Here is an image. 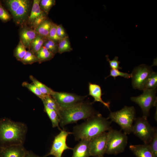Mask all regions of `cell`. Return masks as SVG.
I'll return each mask as SVG.
<instances>
[{
	"label": "cell",
	"mask_w": 157,
	"mask_h": 157,
	"mask_svg": "<svg viewBox=\"0 0 157 157\" xmlns=\"http://www.w3.org/2000/svg\"><path fill=\"white\" fill-rule=\"evenodd\" d=\"M90 140H81L73 148L72 157H90V156L89 144Z\"/></svg>",
	"instance_id": "obj_14"
},
{
	"label": "cell",
	"mask_w": 157,
	"mask_h": 157,
	"mask_svg": "<svg viewBox=\"0 0 157 157\" xmlns=\"http://www.w3.org/2000/svg\"><path fill=\"white\" fill-rule=\"evenodd\" d=\"M4 2L16 24L22 25L27 20L31 7L30 1L7 0Z\"/></svg>",
	"instance_id": "obj_5"
},
{
	"label": "cell",
	"mask_w": 157,
	"mask_h": 157,
	"mask_svg": "<svg viewBox=\"0 0 157 157\" xmlns=\"http://www.w3.org/2000/svg\"><path fill=\"white\" fill-rule=\"evenodd\" d=\"M157 88L143 91V93L137 97H132L131 100L138 104L140 107L142 116L147 118L150 109L157 106Z\"/></svg>",
	"instance_id": "obj_8"
},
{
	"label": "cell",
	"mask_w": 157,
	"mask_h": 157,
	"mask_svg": "<svg viewBox=\"0 0 157 157\" xmlns=\"http://www.w3.org/2000/svg\"><path fill=\"white\" fill-rule=\"evenodd\" d=\"M10 19V15L0 2V19L4 22H6L9 21Z\"/></svg>",
	"instance_id": "obj_35"
},
{
	"label": "cell",
	"mask_w": 157,
	"mask_h": 157,
	"mask_svg": "<svg viewBox=\"0 0 157 157\" xmlns=\"http://www.w3.org/2000/svg\"><path fill=\"white\" fill-rule=\"evenodd\" d=\"M43 46L54 55L58 52V44L53 40L47 38Z\"/></svg>",
	"instance_id": "obj_30"
},
{
	"label": "cell",
	"mask_w": 157,
	"mask_h": 157,
	"mask_svg": "<svg viewBox=\"0 0 157 157\" xmlns=\"http://www.w3.org/2000/svg\"><path fill=\"white\" fill-rule=\"evenodd\" d=\"M107 132H104L90 140L89 147L90 156L104 157L106 154Z\"/></svg>",
	"instance_id": "obj_12"
},
{
	"label": "cell",
	"mask_w": 157,
	"mask_h": 157,
	"mask_svg": "<svg viewBox=\"0 0 157 157\" xmlns=\"http://www.w3.org/2000/svg\"><path fill=\"white\" fill-rule=\"evenodd\" d=\"M52 23L47 19L37 27L35 30L38 35L47 38Z\"/></svg>",
	"instance_id": "obj_19"
},
{
	"label": "cell",
	"mask_w": 157,
	"mask_h": 157,
	"mask_svg": "<svg viewBox=\"0 0 157 157\" xmlns=\"http://www.w3.org/2000/svg\"><path fill=\"white\" fill-rule=\"evenodd\" d=\"M42 100L44 106L49 109L55 110L59 115L60 107L52 97L47 95L44 99Z\"/></svg>",
	"instance_id": "obj_24"
},
{
	"label": "cell",
	"mask_w": 157,
	"mask_h": 157,
	"mask_svg": "<svg viewBox=\"0 0 157 157\" xmlns=\"http://www.w3.org/2000/svg\"></svg>",
	"instance_id": "obj_40"
},
{
	"label": "cell",
	"mask_w": 157,
	"mask_h": 157,
	"mask_svg": "<svg viewBox=\"0 0 157 157\" xmlns=\"http://www.w3.org/2000/svg\"><path fill=\"white\" fill-rule=\"evenodd\" d=\"M38 35L35 30L33 29L24 28L20 32V40L26 48L29 49L31 43Z\"/></svg>",
	"instance_id": "obj_16"
},
{
	"label": "cell",
	"mask_w": 157,
	"mask_h": 157,
	"mask_svg": "<svg viewBox=\"0 0 157 157\" xmlns=\"http://www.w3.org/2000/svg\"><path fill=\"white\" fill-rule=\"evenodd\" d=\"M155 157H157V130L152 140L148 144Z\"/></svg>",
	"instance_id": "obj_36"
},
{
	"label": "cell",
	"mask_w": 157,
	"mask_h": 157,
	"mask_svg": "<svg viewBox=\"0 0 157 157\" xmlns=\"http://www.w3.org/2000/svg\"><path fill=\"white\" fill-rule=\"evenodd\" d=\"M89 95L94 99V101L92 103L96 102H100L110 110V103L109 102H106L103 100L101 98L102 95L101 89L99 85L89 83Z\"/></svg>",
	"instance_id": "obj_17"
},
{
	"label": "cell",
	"mask_w": 157,
	"mask_h": 157,
	"mask_svg": "<svg viewBox=\"0 0 157 157\" xmlns=\"http://www.w3.org/2000/svg\"><path fill=\"white\" fill-rule=\"evenodd\" d=\"M107 60L110 66L111 69L119 70L122 69V68L119 66L120 62L118 60V57L115 56L112 60H110L108 58V56H106Z\"/></svg>",
	"instance_id": "obj_37"
},
{
	"label": "cell",
	"mask_w": 157,
	"mask_h": 157,
	"mask_svg": "<svg viewBox=\"0 0 157 157\" xmlns=\"http://www.w3.org/2000/svg\"><path fill=\"white\" fill-rule=\"evenodd\" d=\"M72 133L65 130H61L60 133L54 138L49 152L46 156L49 155L54 157H62L63 152L67 149H73L68 147L66 143V140L68 135Z\"/></svg>",
	"instance_id": "obj_10"
},
{
	"label": "cell",
	"mask_w": 157,
	"mask_h": 157,
	"mask_svg": "<svg viewBox=\"0 0 157 157\" xmlns=\"http://www.w3.org/2000/svg\"><path fill=\"white\" fill-rule=\"evenodd\" d=\"M44 106V111L47 115L52 123L53 128L57 127L59 129L61 130L59 126L60 119L58 114L54 110L48 108Z\"/></svg>",
	"instance_id": "obj_23"
},
{
	"label": "cell",
	"mask_w": 157,
	"mask_h": 157,
	"mask_svg": "<svg viewBox=\"0 0 157 157\" xmlns=\"http://www.w3.org/2000/svg\"><path fill=\"white\" fill-rule=\"evenodd\" d=\"M28 151L23 145L0 147V157H24Z\"/></svg>",
	"instance_id": "obj_13"
},
{
	"label": "cell",
	"mask_w": 157,
	"mask_h": 157,
	"mask_svg": "<svg viewBox=\"0 0 157 157\" xmlns=\"http://www.w3.org/2000/svg\"><path fill=\"white\" fill-rule=\"evenodd\" d=\"M128 141L127 135L121 130L111 129L107 132L106 154L117 155L123 152Z\"/></svg>",
	"instance_id": "obj_6"
},
{
	"label": "cell",
	"mask_w": 157,
	"mask_h": 157,
	"mask_svg": "<svg viewBox=\"0 0 157 157\" xmlns=\"http://www.w3.org/2000/svg\"><path fill=\"white\" fill-rule=\"evenodd\" d=\"M27 131L24 123L6 118L0 119V147L23 145Z\"/></svg>",
	"instance_id": "obj_2"
},
{
	"label": "cell",
	"mask_w": 157,
	"mask_h": 157,
	"mask_svg": "<svg viewBox=\"0 0 157 157\" xmlns=\"http://www.w3.org/2000/svg\"><path fill=\"white\" fill-rule=\"evenodd\" d=\"M129 148L136 157H155L149 144L131 145Z\"/></svg>",
	"instance_id": "obj_15"
},
{
	"label": "cell",
	"mask_w": 157,
	"mask_h": 157,
	"mask_svg": "<svg viewBox=\"0 0 157 157\" xmlns=\"http://www.w3.org/2000/svg\"><path fill=\"white\" fill-rule=\"evenodd\" d=\"M26 51V47L20 40L15 49L14 56L18 60L20 61L24 57Z\"/></svg>",
	"instance_id": "obj_28"
},
{
	"label": "cell",
	"mask_w": 157,
	"mask_h": 157,
	"mask_svg": "<svg viewBox=\"0 0 157 157\" xmlns=\"http://www.w3.org/2000/svg\"><path fill=\"white\" fill-rule=\"evenodd\" d=\"M40 0H34L33 1L32 9L27 21L29 25L31 26L34 20L43 12L40 7Z\"/></svg>",
	"instance_id": "obj_18"
},
{
	"label": "cell",
	"mask_w": 157,
	"mask_h": 157,
	"mask_svg": "<svg viewBox=\"0 0 157 157\" xmlns=\"http://www.w3.org/2000/svg\"><path fill=\"white\" fill-rule=\"evenodd\" d=\"M92 104L83 101L70 107L60 108V126L63 128L66 125L76 123L81 119L86 120L98 113L93 108Z\"/></svg>",
	"instance_id": "obj_3"
},
{
	"label": "cell",
	"mask_w": 157,
	"mask_h": 157,
	"mask_svg": "<svg viewBox=\"0 0 157 157\" xmlns=\"http://www.w3.org/2000/svg\"><path fill=\"white\" fill-rule=\"evenodd\" d=\"M20 61L24 65L31 64L38 62V60L36 56L29 50L27 51L25 56Z\"/></svg>",
	"instance_id": "obj_29"
},
{
	"label": "cell",
	"mask_w": 157,
	"mask_h": 157,
	"mask_svg": "<svg viewBox=\"0 0 157 157\" xmlns=\"http://www.w3.org/2000/svg\"><path fill=\"white\" fill-rule=\"evenodd\" d=\"M22 85L28 89L42 100L44 99L47 96L42 93L38 88L33 83H30L27 82H24L22 83Z\"/></svg>",
	"instance_id": "obj_27"
},
{
	"label": "cell",
	"mask_w": 157,
	"mask_h": 157,
	"mask_svg": "<svg viewBox=\"0 0 157 157\" xmlns=\"http://www.w3.org/2000/svg\"><path fill=\"white\" fill-rule=\"evenodd\" d=\"M46 14L43 12L42 14L34 20L31 25L32 29L35 30L37 27L47 19Z\"/></svg>",
	"instance_id": "obj_34"
},
{
	"label": "cell",
	"mask_w": 157,
	"mask_h": 157,
	"mask_svg": "<svg viewBox=\"0 0 157 157\" xmlns=\"http://www.w3.org/2000/svg\"><path fill=\"white\" fill-rule=\"evenodd\" d=\"M135 110L133 106H125L119 110L110 111L107 118L120 127L126 135L132 133L133 123L135 118Z\"/></svg>",
	"instance_id": "obj_4"
},
{
	"label": "cell",
	"mask_w": 157,
	"mask_h": 157,
	"mask_svg": "<svg viewBox=\"0 0 157 157\" xmlns=\"http://www.w3.org/2000/svg\"><path fill=\"white\" fill-rule=\"evenodd\" d=\"M72 50L68 37L67 36L60 40L58 44V52L62 53Z\"/></svg>",
	"instance_id": "obj_26"
},
{
	"label": "cell",
	"mask_w": 157,
	"mask_h": 157,
	"mask_svg": "<svg viewBox=\"0 0 157 157\" xmlns=\"http://www.w3.org/2000/svg\"><path fill=\"white\" fill-rule=\"evenodd\" d=\"M55 100L60 108L70 107L83 101L85 97L63 92L54 91L51 96Z\"/></svg>",
	"instance_id": "obj_11"
},
{
	"label": "cell",
	"mask_w": 157,
	"mask_h": 157,
	"mask_svg": "<svg viewBox=\"0 0 157 157\" xmlns=\"http://www.w3.org/2000/svg\"><path fill=\"white\" fill-rule=\"evenodd\" d=\"M29 78L39 89L42 93L47 95L51 96L54 91L51 88L38 80L32 75L29 76Z\"/></svg>",
	"instance_id": "obj_22"
},
{
	"label": "cell",
	"mask_w": 157,
	"mask_h": 157,
	"mask_svg": "<svg viewBox=\"0 0 157 157\" xmlns=\"http://www.w3.org/2000/svg\"><path fill=\"white\" fill-rule=\"evenodd\" d=\"M56 24L52 23L50 30L47 39L53 40L56 42H58L60 39L58 36L57 33Z\"/></svg>",
	"instance_id": "obj_33"
},
{
	"label": "cell",
	"mask_w": 157,
	"mask_h": 157,
	"mask_svg": "<svg viewBox=\"0 0 157 157\" xmlns=\"http://www.w3.org/2000/svg\"><path fill=\"white\" fill-rule=\"evenodd\" d=\"M112 122L98 113L86 120L84 122L73 128L72 132L76 141L92 139L112 128Z\"/></svg>",
	"instance_id": "obj_1"
},
{
	"label": "cell",
	"mask_w": 157,
	"mask_h": 157,
	"mask_svg": "<svg viewBox=\"0 0 157 157\" xmlns=\"http://www.w3.org/2000/svg\"><path fill=\"white\" fill-rule=\"evenodd\" d=\"M24 157H47L46 155L40 156L34 153L32 151H28L27 154Z\"/></svg>",
	"instance_id": "obj_39"
},
{
	"label": "cell",
	"mask_w": 157,
	"mask_h": 157,
	"mask_svg": "<svg viewBox=\"0 0 157 157\" xmlns=\"http://www.w3.org/2000/svg\"><path fill=\"white\" fill-rule=\"evenodd\" d=\"M47 39L38 34L31 43L29 50L36 55L38 52L43 46Z\"/></svg>",
	"instance_id": "obj_20"
},
{
	"label": "cell",
	"mask_w": 157,
	"mask_h": 157,
	"mask_svg": "<svg viewBox=\"0 0 157 157\" xmlns=\"http://www.w3.org/2000/svg\"><path fill=\"white\" fill-rule=\"evenodd\" d=\"M131 74H129L127 73L120 72L118 69H111L110 71V75L106 78L111 76L114 78L115 79L116 77L120 76L126 78H131Z\"/></svg>",
	"instance_id": "obj_32"
},
{
	"label": "cell",
	"mask_w": 157,
	"mask_h": 157,
	"mask_svg": "<svg viewBox=\"0 0 157 157\" xmlns=\"http://www.w3.org/2000/svg\"><path fill=\"white\" fill-rule=\"evenodd\" d=\"M157 87V73L153 71L147 80L142 90L156 88Z\"/></svg>",
	"instance_id": "obj_25"
},
{
	"label": "cell",
	"mask_w": 157,
	"mask_h": 157,
	"mask_svg": "<svg viewBox=\"0 0 157 157\" xmlns=\"http://www.w3.org/2000/svg\"><path fill=\"white\" fill-rule=\"evenodd\" d=\"M57 33L58 36L60 40L67 36L62 25H57Z\"/></svg>",
	"instance_id": "obj_38"
},
{
	"label": "cell",
	"mask_w": 157,
	"mask_h": 157,
	"mask_svg": "<svg viewBox=\"0 0 157 157\" xmlns=\"http://www.w3.org/2000/svg\"><path fill=\"white\" fill-rule=\"evenodd\" d=\"M55 3L54 0H40V6L41 10L46 14H48L51 7Z\"/></svg>",
	"instance_id": "obj_31"
},
{
	"label": "cell",
	"mask_w": 157,
	"mask_h": 157,
	"mask_svg": "<svg viewBox=\"0 0 157 157\" xmlns=\"http://www.w3.org/2000/svg\"><path fill=\"white\" fill-rule=\"evenodd\" d=\"M35 55L38 60V62L41 63L51 60L55 55L43 46Z\"/></svg>",
	"instance_id": "obj_21"
},
{
	"label": "cell",
	"mask_w": 157,
	"mask_h": 157,
	"mask_svg": "<svg viewBox=\"0 0 157 157\" xmlns=\"http://www.w3.org/2000/svg\"><path fill=\"white\" fill-rule=\"evenodd\" d=\"M153 72L151 67L145 64L135 67L131 73L133 88L142 90L147 80Z\"/></svg>",
	"instance_id": "obj_9"
},
{
	"label": "cell",
	"mask_w": 157,
	"mask_h": 157,
	"mask_svg": "<svg viewBox=\"0 0 157 157\" xmlns=\"http://www.w3.org/2000/svg\"><path fill=\"white\" fill-rule=\"evenodd\" d=\"M134 121L132 133L140 139L144 144H149L157 130L156 128L152 126L147 118L142 116L135 118Z\"/></svg>",
	"instance_id": "obj_7"
}]
</instances>
